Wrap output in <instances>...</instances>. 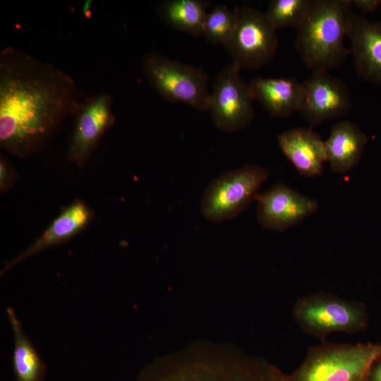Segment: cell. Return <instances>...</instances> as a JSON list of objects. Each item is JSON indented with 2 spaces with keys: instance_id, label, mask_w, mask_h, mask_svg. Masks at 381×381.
I'll use <instances>...</instances> for the list:
<instances>
[{
  "instance_id": "cb8c5ba5",
  "label": "cell",
  "mask_w": 381,
  "mask_h": 381,
  "mask_svg": "<svg viewBox=\"0 0 381 381\" xmlns=\"http://www.w3.org/2000/svg\"><path fill=\"white\" fill-rule=\"evenodd\" d=\"M368 381H381V357L371 367L368 375Z\"/></svg>"
},
{
  "instance_id": "8992f818",
  "label": "cell",
  "mask_w": 381,
  "mask_h": 381,
  "mask_svg": "<svg viewBox=\"0 0 381 381\" xmlns=\"http://www.w3.org/2000/svg\"><path fill=\"white\" fill-rule=\"evenodd\" d=\"M142 66L146 80L160 97L199 111H208L209 78L202 69L157 52L146 55Z\"/></svg>"
},
{
  "instance_id": "7402d4cb",
  "label": "cell",
  "mask_w": 381,
  "mask_h": 381,
  "mask_svg": "<svg viewBox=\"0 0 381 381\" xmlns=\"http://www.w3.org/2000/svg\"><path fill=\"white\" fill-rule=\"evenodd\" d=\"M13 171L7 160L1 155L0 159V189L4 192L12 186Z\"/></svg>"
},
{
  "instance_id": "30bf717a",
  "label": "cell",
  "mask_w": 381,
  "mask_h": 381,
  "mask_svg": "<svg viewBox=\"0 0 381 381\" xmlns=\"http://www.w3.org/2000/svg\"><path fill=\"white\" fill-rule=\"evenodd\" d=\"M300 111L311 126L342 117L352 108V99L346 84L327 71H313L303 83Z\"/></svg>"
},
{
  "instance_id": "ba28073f",
  "label": "cell",
  "mask_w": 381,
  "mask_h": 381,
  "mask_svg": "<svg viewBox=\"0 0 381 381\" xmlns=\"http://www.w3.org/2000/svg\"><path fill=\"white\" fill-rule=\"evenodd\" d=\"M234 28L224 44L232 64L241 69H257L268 63L278 49L277 30L264 13L248 6L234 9Z\"/></svg>"
},
{
  "instance_id": "6da1fadb",
  "label": "cell",
  "mask_w": 381,
  "mask_h": 381,
  "mask_svg": "<svg viewBox=\"0 0 381 381\" xmlns=\"http://www.w3.org/2000/svg\"><path fill=\"white\" fill-rule=\"evenodd\" d=\"M74 80L13 47L0 52V145L25 158L37 152L68 115H75Z\"/></svg>"
},
{
  "instance_id": "484cf974",
  "label": "cell",
  "mask_w": 381,
  "mask_h": 381,
  "mask_svg": "<svg viewBox=\"0 0 381 381\" xmlns=\"http://www.w3.org/2000/svg\"><path fill=\"white\" fill-rule=\"evenodd\" d=\"M360 381H368V376Z\"/></svg>"
},
{
  "instance_id": "d4e9b609",
  "label": "cell",
  "mask_w": 381,
  "mask_h": 381,
  "mask_svg": "<svg viewBox=\"0 0 381 381\" xmlns=\"http://www.w3.org/2000/svg\"><path fill=\"white\" fill-rule=\"evenodd\" d=\"M92 0H86L82 8L83 15L86 18H89L92 15Z\"/></svg>"
},
{
  "instance_id": "7c38bea8",
  "label": "cell",
  "mask_w": 381,
  "mask_h": 381,
  "mask_svg": "<svg viewBox=\"0 0 381 381\" xmlns=\"http://www.w3.org/2000/svg\"><path fill=\"white\" fill-rule=\"evenodd\" d=\"M75 116L67 158L69 162L83 166L102 137L116 121L111 96L103 92L89 97L80 104Z\"/></svg>"
},
{
  "instance_id": "9a60e30c",
  "label": "cell",
  "mask_w": 381,
  "mask_h": 381,
  "mask_svg": "<svg viewBox=\"0 0 381 381\" xmlns=\"http://www.w3.org/2000/svg\"><path fill=\"white\" fill-rule=\"evenodd\" d=\"M277 144L298 172L306 177L322 174L327 162L325 141L311 128L297 127L280 133Z\"/></svg>"
},
{
  "instance_id": "ac0fdd59",
  "label": "cell",
  "mask_w": 381,
  "mask_h": 381,
  "mask_svg": "<svg viewBox=\"0 0 381 381\" xmlns=\"http://www.w3.org/2000/svg\"><path fill=\"white\" fill-rule=\"evenodd\" d=\"M6 313L13 335L12 363L16 381H44L46 364L25 333L13 308L8 307Z\"/></svg>"
},
{
  "instance_id": "277c9868",
  "label": "cell",
  "mask_w": 381,
  "mask_h": 381,
  "mask_svg": "<svg viewBox=\"0 0 381 381\" xmlns=\"http://www.w3.org/2000/svg\"><path fill=\"white\" fill-rule=\"evenodd\" d=\"M380 357L381 342L324 341L308 349L303 362L289 374V381H360Z\"/></svg>"
},
{
  "instance_id": "d6986e66",
  "label": "cell",
  "mask_w": 381,
  "mask_h": 381,
  "mask_svg": "<svg viewBox=\"0 0 381 381\" xmlns=\"http://www.w3.org/2000/svg\"><path fill=\"white\" fill-rule=\"evenodd\" d=\"M210 3L202 0H166L157 7L160 19L168 26L195 37L202 35L207 8Z\"/></svg>"
},
{
  "instance_id": "9c48e42d",
  "label": "cell",
  "mask_w": 381,
  "mask_h": 381,
  "mask_svg": "<svg viewBox=\"0 0 381 381\" xmlns=\"http://www.w3.org/2000/svg\"><path fill=\"white\" fill-rule=\"evenodd\" d=\"M240 71L232 63L226 66L217 75L210 92L208 111L212 123L229 133L247 128L255 116L254 99Z\"/></svg>"
},
{
  "instance_id": "44dd1931",
  "label": "cell",
  "mask_w": 381,
  "mask_h": 381,
  "mask_svg": "<svg viewBox=\"0 0 381 381\" xmlns=\"http://www.w3.org/2000/svg\"><path fill=\"white\" fill-rule=\"evenodd\" d=\"M235 22L234 10L224 4L217 5L205 16L202 35L212 44L224 45L234 28Z\"/></svg>"
},
{
  "instance_id": "e0dca14e",
  "label": "cell",
  "mask_w": 381,
  "mask_h": 381,
  "mask_svg": "<svg viewBox=\"0 0 381 381\" xmlns=\"http://www.w3.org/2000/svg\"><path fill=\"white\" fill-rule=\"evenodd\" d=\"M367 137L358 125L341 121L332 128L325 141L327 162L332 171L345 174L359 162Z\"/></svg>"
},
{
  "instance_id": "8fae6325",
  "label": "cell",
  "mask_w": 381,
  "mask_h": 381,
  "mask_svg": "<svg viewBox=\"0 0 381 381\" xmlns=\"http://www.w3.org/2000/svg\"><path fill=\"white\" fill-rule=\"evenodd\" d=\"M256 214L259 223L274 231H284L297 225L319 210L318 201L278 183L259 193Z\"/></svg>"
},
{
  "instance_id": "603a6c76",
  "label": "cell",
  "mask_w": 381,
  "mask_h": 381,
  "mask_svg": "<svg viewBox=\"0 0 381 381\" xmlns=\"http://www.w3.org/2000/svg\"><path fill=\"white\" fill-rule=\"evenodd\" d=\"M352 4L363 13H370L381 6V0H353Z\"/></svg>"
},
{
  "instance_id": "5b68a950",
  "label": "cell",
  "mask_w": 381,
  "mask_h": 381,
  "mask_svg": "<svg viewBox=\"0 0 381 381\" xmlns=\"http://www.w3.org/2000/svg\"><path fill=\"white\" fill-rule=\"evenodd\" d=\"M292 317L302 331L322 342L332 333L361 332L369 322L364 303L327 292L298 298L293 306Z\"/></svg>"
},
{
  "instance_id": "2e32d148",
  "label": "cell",
  "mask_w": 381,
  "mask_h": 381,
  "mask_svg": "<svg viewBox=\"0 0 381 381\" xmlns=\"http://www.w3.org/2000/svg\"><path fill=\"white\" fill-rule=\"evenodd\" d=\"M257 100L274 117L286 118L299 111L303 98L302 83L294 78H262L249 83Z\"/></svg>"
},
{
  "instance_id": "7a4b0ae2",
  "label": "cell",
  "mask_w": 381,
  "mask_h": 381,
  "mask_svg": "<svg viewBox=\"0 0 381 381\" xmlns=\"http://www.w3.org/2000/svg\"><path fill=\"white\" fill-rule=\"evenodd\" d=\"M135 381H289V377L263 358L229 344L205 341L155 358Z\"/></svg>"
},
{
  "instance_id": "4fadbf2b",
  "label": "cell",
  "mask_w": 381,
  "mask_h": 381,
  "mask_svg": "<svg viewBox=\"0 0 381 381\" xmlns=\"http://www.w3.org/2000/svg\"><path fill=\"white\" fill-rule=\"evenodd\" d=\"M92 217V211L85 202H73L29 247L4 264L1 275L29 258L70 240L84 229Z\"/></svg>"
},
{
  "instance_id": "3957f363",
  "label": "cell",
  "mask_w": 381,
  "mask_h": 381,
  "mask_svg": "<svg viewBox=\"0 0 381 381\" xmlns=\"http://www.w3.org/2000/svg\"><path fill=\"white\" fill-rule=\"evenodd\" d=\"M353 14L351 0H313L295 41L308 68L328 71L344 64L350 53L345 41Z\"/></svg>"
},
{
  "instance_id": "52a82bcc",
  "label": "cell",
  "mask_w": 381,
  "mask_h": 381,
  "mask_svg": "<svg viewBox=\"0 0 381 381\" xmlns=\"http://www.w3.org/2000/svg\"><path fill=\"white\" fill-rule=\"evenodd\" d=\"M270 171L266 168L246 164L226 171L207 186L202 200L203 216L213 222L230 220L255 201Z\"/></svg>"
},
{
  "instance_id": "ffe728a7",
  "label": "cell",
  "mask_w": 381,
  "mask_h": 381,
  "mask_svg": "<svg viewBox=\"0 0 381 381\" xmlns=\"http://www.w3.org/2000/svg\"><path fill=\"white\" fill-rule=\"evenodd\" d=\"M313 0H272L265 13L274 29L293 26L296 28L307 16Z\"/></svg>"
},
{
  "instance_id": "5bb4252c",
  "label": "cell",
  "mask_w": 381,
  "mask_h": 381,
  "mask_svg": "<svg viewBox=\"0 0 381 381\" xmlns=\"http://www.w3.org/2000/svg\"><path fill=\"white\" fill-rule=\"evenodd\" d=\"M348 38L357 74L367 82L381 85V21L371 22L353 14Z\"/></svg>"
}]
</instances>
